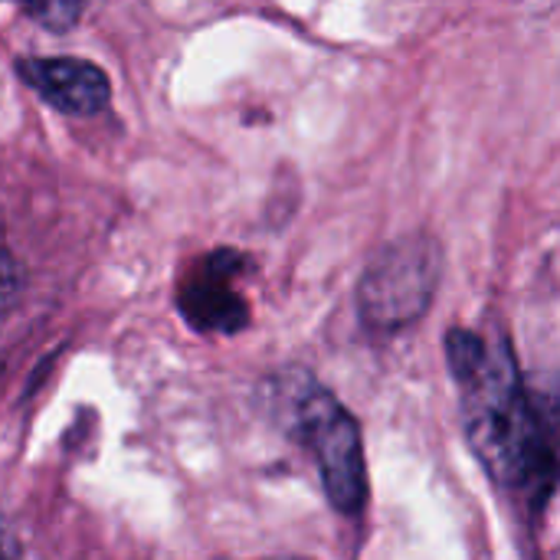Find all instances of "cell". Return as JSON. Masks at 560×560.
I'll return each mask as SVG.
<instances>
[{
	"label": "cell",
	"instance_id": "4",
	"mask_svg": "<svg viewBox=\"0 0 560 560\" xmlns=\"http://www.w3.org/2000/svg\"><path fill=\"white\" fill-rule=\"evenodd\" d=\"M246 259L236 249L207 253L180 282L177 308L184 322L207 335H236L249 325V305L236 289Z\"/></svg>",
	"mask_w": 560,
	"mask_h": 560
},
{
	"label": "cell",
	"instance_id": "3",
	"mask_svg": "<svg viewBox=\"0 0 560 560\" xmlns=\"http://www.w3.org/2000/svg\"><path fill=\"white\" fill-rule=\"evenodd\" d=\"M443 249L427 233L387 243L364 269L358 285V312L371 331H404L417 325L436 295Z\"/></svg>",
	"mask_w": 560,
	"mask_h": 560
},
{
	"label": "cell",
	"instance_id": "2",
	"mask_svg": "<svg viewBox=\"0 0 560 560\" xmlns=\"http://www.w3.org/2000/svg\"><path fill=\"white\" fill-rule=\"evenodd\" d=\"M292 436L315 456L325 495L335 512L358 518L368 505V466L358 420L325 387L302 381L289 410Z\"/></svg>",
	"mask_w": 560,
	"mask_h": 560
},
{
	"label": "cell",
	"instance_id": "5",
	"mask_svg": "<svg viewBox=\"0 0 560 560\" xmlns=\"http://www.w3.org/2000/svg\"><path fill=\"white\" fill-rule=\"evenodd\" d=\"M16 75L62 115L89 118L112 98L108 75L95 62L75 56H23L16 59Z\"/></svg>",
	"mask_w": 560,
	"mask_h": 560
},
{
	"label": "cell",
	"instance_id": "1",
	"mask_svg": "<svg viewBox=\"0 0 560 560\" xmlns=\"http://www.w3.org/2000/svg\"><path fill=\"white\" fill-rule=\"evenodd\" d=\"M443 348L469 446L505 502L532 525L560 479V394L525 381L502 331L453 328Z\"/></svg>",
	"mask_w": 560,
	"mask_h": 560
},
{
	"label": "cell",
	"instance_id": "6",
	"mask_svg": "<svg viewBox=\"0 0 560 560\" xmlns=\"http://www.w3.org/2000/svg\"><path fill=\"white\" fill-rule=\"evenodd\" d=\"M10 3H16L30 20H36L46 30H56V33L72 30L85 10V0H10Z\"/></svg>",
	"mask_w": 560,
	"mask_h": 560
}]
</instances>
